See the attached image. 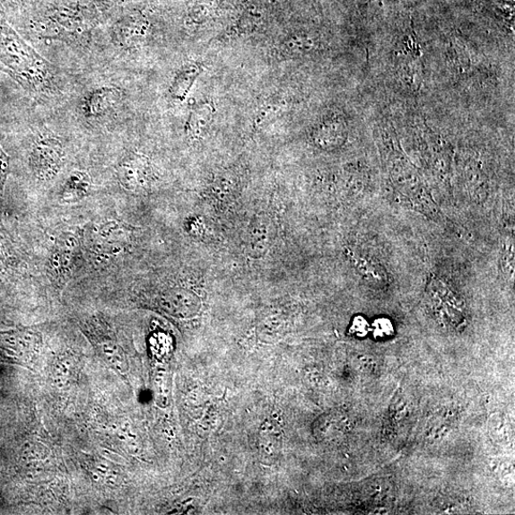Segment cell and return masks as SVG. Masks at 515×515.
I'll return each instance as SVG.
<instances>
[{"instance_id":"1","label":"cell","mask_w":515,"mask_h":515,"mask_svg":"<svg viewBox=\"0 0 515 515\" xmlns=\"http://www.w3.org/2000/svg\"><path fill=\"white\" fill-rule=\"evenodd\" d=\"M95 4H83L81 8L60 7L42 18L39 32L49 39H69L88 33L99 21Z\"/></svg>"},{"instance_id":"2","label":"cell","mask_w":515,"mask_h":515,"mask_svg":"<svg viewBox=\"0 0 515 515\" xmlns=\"http://www.w3.org/2000/svg\"><path fill=\"white\" fill-rule=\"evenodd\" d=\"M431 309L443 327L461 330L467 326V309L463 299L442 279H430L427 286Z\"/></svg>"},{"instance_id":"3","label":"cell","mask_w":515,"mask_h":515,"mask_svg":"<svg viewBox=\"0 0 515 515\" xmlns=\"http://www.w3.org/2000/svg\"><path fill=\"white\" fill-rule=\"evenodd\" d=\"M65 158L62 143L55 138H44L34 145L30 165L38 179L50 180L62 170Z\"/></svg>"},{"instance_id":"4","label":"cell","mask_w":515,"mask_h":515,"mask_svg":"<svg viewBox=\"0 0 515 515\" xmlns=\"http://www.w3.org/2000/svg\"><path fill=\"white\" fill-rule=\"evenodd\" d=\"M80 256V241L74 235L65 234L58 239L50 259V270L59 283L71 278Z\"/></svg>"},{"instance_id":"5","label":"cell","mask_w":515,"mask_h":515,"mask_svg":"<svg viewBox=\"0 0 515 515\" xmlns=\"http://www.w3.org/2000/svg\"><path fill=\"white\" fill-rule=\"evenodd\" d=\"M392 179L398 189L415 202L420 209L434 214V206L430 196L423 189L417 174L406 163L397 162L393 165Z\"/></svg>"},{"instance_id":"6","label":"cell","mask_w":515,"mask_h":515,"mask_svg":"<svg viewBox=\"0 0 515 515\" xmlns=\"http://www.w3.org/2000/svg\"><path fill=\"white\" fill-rule=\"evenodd\" d=\"M151 172L148 160L135 153L127 155L117 169L121 187L133 192L144 189L149 184Z\"/></svg>"},{"instance_id":"7","label":"cell","mask_w":515,"mask_h":515,"mask_svg":"<svg viewBox=\"0 0 515 515\" xmlns=\"http://www.w3.org/2000/svg\"><path fill=\"white\" fill-rule=\"evenodd\" d=\"M120 90L114 86H100L90 90L82 101V112L87 118H99L110 113L120 102Z\"/></svg>"},{"instance_id":"8","label":"cell","mask_w":515,"mask_h":515,"mask_svg":"<svg viewBox=\"0 0 515 515\" xmlns=\"http://www.w3.org/2000/svg\"><path fill=\"white\" fill-rule=\"evenodd\" d=\"M127 231L119 223L111 222L98 227L90 237L92 249L102 256L119 254L127 244Z\"/></svg>"},{"instance_id":"9","label":"cell","mask_w":515,"mask_h":515,"mask_svg":"<svg viewBox=\"0 0 515 515\" xmlns=\"http://www.w3.org/2000/svg\"><path fill=\"white\" fill-rule=\"evenodd\" d=\"M160 305L165 312L172 316L189 318L198 313L201 301L190 291L172 289L161 295Z\"/></svg>"},{"instance_id":"10","label":"cell","mask_w":515,"mask_h":515,"mask_svg":"<svg viewBox=\"0 0 515 515\" xmlns=\"http://www.w3.org/2000/svg\"><path fill=\"white\" fill-rule=\"evenodd\" d=\"M148 24L143 18L130 17L118 22L112 32L113 42L121 48H130L142 42Z\"/></svg>"},{"instance_id":"11","label":"cell","mask_w":515,"mask_h":515,"mask_svg":"<svg viewBox=\"0 0 515 515\" xmlns=\"http://www.w3.org/2000/svg\"><path fill=\"white\" fill-rule=\"evenodd\" d=\"M345 125L337 117H331L324 120L312 135L314 144L322 149L337 148L345 143Z\"/></svg>"},{"instance_id":"12","label":"cell","mask_w":515,"mask_h":515,"mask_svg":"<svg viewBox=\"0 0 515 515\" xmlns=\"http://www.w3.org/2000/svg\"><path fill=\"white\" fill-rule=\"evenodd\" d=\"M352 258L355 268L363 280L379 289L388 285L389 277L387 270L374 258L362 253L353 254Z\"/></svg>"},{"instance_id":"13","label":"cell","mask_w":515,"mask_h":515,"mask_svg":"<svg viewBox=\"0 0 515 515\" xmlns=\"http://www.w3.org/2000/svg\"><path fill=\"white\" fill-rule=\"evenodd\" d=\"M215 113L214 103L204 101L196 104L192 109L187 124V133L189 138L198 140L208 127Z\"/></svg>"},{"instance_id":"14","label":"cell","mask_w":515,"mask_h":515,"mask_svg":"<svg viewBox=\"0 0 515 515\" xmlns=\"http://www.w3.org/2000/svg\"><path fill=\"white\" fill-rule=\"evenodd\" d=\"M91 179L87 173L75 171L66 179L59 198L63 203L74 204L81 201L88 194Z\"/></svg>"},{"instance_id":"15","label":"cell","mask_w":515,"mask_h":515,"mask_svg":"<svg viewBox=\"0 0 515 515\" xmlns=\"http://www.w3.org/2000/svg\"><path fill=\"white\" fill-rule=\"evenodd\" d=\"M202 69L192 65L180 69L171 83L170 95L175 100H183L188 96L195 80L199 77Z\"/></svg>"},{"instance_id":"16","label":"cell","mask_w":515,"mask_h":515,"mask_svg":"<svg viewBox=\"0 0 515 515\" xmlns=\"http://www.w3.org/2000/svg\"><path fill=\"white\" fill-rule=\"evenodd\" d=\"M282 447L281 435L274 428H266L260 435L259 450L264 463H275Z\"/></svg>"},{"instance_id":"17","label":"cell","mask_w":515,"mask_h":515,"mask_svg":"<svg viewBox=\"0 0 515 515\" xmlns=\"http://www.w3.org/2000/svg\"><path fill=\"white\" fill-rule=\"evenodd\" d=\"M318 41L308 35H294L281 44L280 52L284 56L305 55L317 48Z\"/></svg>"},{"instance_id":"18","label":"cell","mask_w":515,"mask_h":515,"mask_svg":"<svg viewBox=\"0 0 515 515\" xmlns=\"http://www.w3.org/2000/svg\"><path fill=\"white\" fill-rule=\"evenodd\" d=\"M286 101L281 98L270 99L266 101L254 118V126L257 128L262 127L268 121L274 119L286 108Z\"/></svg>"},{"instance_id":"19","label":"cell","mask_w":515,"mask_h":515,"mask_svg":"<svg viewBox=\"0 0 515 515\" xmlns=\"http://www.w3.org/2000/svg\"><path fill=\"white\" fill-rule=\"evenodd\" d=\"M514 240L507 238L502 242V253H500V267L505 279L510 283L514 281Z\"/></svg>"},{"instance_id":"20","label":"cell","mask_w":515,"mask_h":515,"mask_svg":"<svg viewBox=\"0 0 515 515\" xmlns=\"http://www.w3.org/2000/svg\"><path fill=\"white\" fill-rule=\"evenodd\" d=\"M214 0H203L198 5H196L190 14V24L198 25L203 23L214 10Z\"/></svg>"},{"instance_id":"21","label":"cell","mask_w":515,"mask_h":515,"mask_svg":"<svg viewBox=\"0 0 515 515\" xmlns=\"http://www.w3.org/2000/svg\"><path fill=\"white\" fill-rule=\"evenodd\" d=\"M268 231L265 223L257 224L252 232V249L253 251H263L267 247Z\"/></svg>"},{"instance_id":"22","label":"cell","mask_w":515,"mask_h":515,"mask_svg":"<svg viewBox=\"0 0 515 515\" xmlns=\"http://www.w3.org/2000/svg\"><path fill=\"white\" fill-rule=\"evenodd\" d=\"M102 351L106 357L110 361L112 365L118 368L119 371L121 368L126 366V362L123 356H121V351L119 346L113 343L104 344L102 345Z\"/></svg>"},{"instance_id":"23","label":"cell","mask_w":515,"mask_h":515,"mask_svg":"<svg viewBox=\"0 0 515 515\" xmlns=\"http://www.w3.org/2000/svg\"><path fill=\"white\" fill-rule=\"evenodd\" d=\"M373 330L378 338H387L393 335V326L386 318L377 319L373 324Z\"/></svg>"},{"instance_id":"24","label":"cell","mask_w":515,"mask_h":515,"mask_svg":"<svg viewBox=\"0 0 515 515\" xmlns=\"http://www.w3.org/2000/svg\"><path fill=\"white\" fill-rule=\"evenodd\" d=\"M370 330L368 322L362 317L355 318L353 325V331L358 336H365Z\"/></svg>"},{"instance_id":"25","label":"cell","mask_w":515,"mask_h":515,"mask_svg":"<svg viewBox=\"0 0 515 515\" xmlns=\"http://www.w3.org/2000/svg\"><path fill=\"white\" fill-rule=\"evenodd\" d=\"M6 176V162L4 155L0 154V196H2Z\"/></svg>"}]
</instances>
